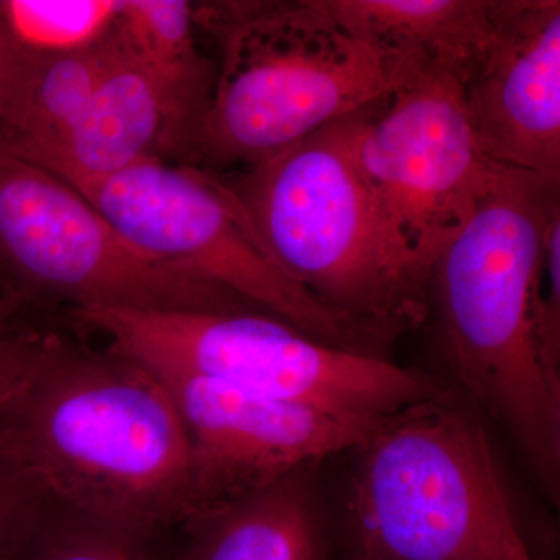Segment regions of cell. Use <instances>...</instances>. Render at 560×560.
Here are the masks:
<instances>
[{"label":"cell","mask_w":560,"mask_h":560,"mask_svg":"<svg viewBox=\"0 0 560 560\" xmlns=\"http://www.w3.org/2000/svg\"><path fill=\"white\" fill-rule=\"evenodd\" d=\"M0 456L36 503L139 537L197 510L189 438L164 383L47 337L0 418Z\"/></svg>","instance_id":"1"},{"label":"cell","mask_w":560,"mask_h":560,"mask_svg":"<svg viewBox=\"0 0 560 560\" xmlns=\"http://www.w3.org/2000/svg\"><path fill=\"white\" fill-rule=\"evenodd\" d=\"M560 179L501 168L431 267L427 304L459 389L511 434L545 495H560V385L534 349L529 302ZM427 318V319H429Z\"/></svg>","instance_id":"2"},{"label":"cell","mask_w":560,"mask_h":560,"mask_svg":"<svg viewBox=\"0 0 560 560\" xmlns=\"http://www.w3.org/2000/svg\"><path fill=\"white\" fill-rule=\"evenodd\" d=\"M194 20L221 62L184 151L213 165L254 167L427 77L353 36L318 0L205 2Z\"/></svg>","instance_id":"3"},{"label":"cell","mask_w":560,"mask_h":560,"mask_svg":"<svg viewBox=\"0 0 560 560\" xmlns=\"http://www.w3.org/2000/svg\"><path fill=\"white\" fill-rule=\"evenodd\" d=\"M357 452L355 560H540L488 431L452 390L382 420Z\"/></svg>","instance_id":"4"},{"label":"cell","mask_w":560,"mask_h":560,"mask_svg":"<svg viewBox=\"0 0 560 560\" xmlns=\"http://www.w3.org/2000/svg\"><path fill=\"white\" fill-rule=\"evenodd\" d=\"M364 109L223 179L261 248L383 349L429 318L394 264L355 156Z\"/></svg>","instance_id":"5"},{"label":"cell","mask_w":560,"mask_h":560,"mask_svg":"<svg viewBox=\"0 0 560 560\" xmlns=\"http://www.w3.org/2000/svg\"><path fill=\"white\" fill-rule=\"evenodd\" d=\"M70 315L154 375L208 378L370 425L451 390L425 372L316 340L265 312L91 308Z\"/></svg>","instance_id":"6"},{"label":"cell","mask_w":560,"mask_h":560,"mask_svg":"<svg viewBox=\"0 0 560 560\" xmlns=\"http://www.w3.org/2000/svg\"><path fill=\"white\" fill-rule=\"evenodd\" d=\"M77 190L151 259L223 287L316 340L385 357L370 335L280 270L219 176L147 158Z\"/></svg>","instance_id":"7"},{"label":"cell","mask_w":560,"mask_h":560,"mask_svg":"<svg viewBox=\"0 0 560 560\" xmlns=\"http://www.w3.org/2000/svg\"><path fill=\"white\" fill-rule=\"evenodd\" d=\"M70 311H259L136 249L75 187L0 150V275Z\"/></svg>","instance_id":"8"},{"label":"cell","mask_w":560,"mask_h":560,"mask_svg":"<svg viewBox=\"0 0 560 560\" xmlns=\"http://www.w3.org/2000/svg\"><path fill=\"white\" fill-rule=\"evenodd\" d=\"M355 156L394 264L427 300L431 267L500 175L452 77H423L364 109Z\"/></svg>","instance_id":"9"},{"label":"cell","mask_w":560,"mask_h":560,"mask_svg":"<svg viewBox=\"0 0 560 560\" xmlns=\"http://www.w3.org/2000/svg\"><path fill=\"white\" fill-rule=\"evenodd\" d=\"M190 442L195 517L271 482L357 451L377 425L268 399L190 375H156Z\"/></svg>","instance_id":"10"},{"label":"cell","mask_w":560,"mask_h":560,"mask_svg":"<svg viewBox=\"0 0 560 560\" xmlns=\"http://www.w3.org/2000/svg\"><path fill=\"white\" fill-rule=\"evenodd\" d=\"M460 90L488 160L560 179L559 0H504L488 50Z\"/></svg>","instance_id":"11"},{"label":"cell","mask_w":560,"mask_h":560,"mask_svg":"<svg viewBox=\"0 0 560 560\" xmlns=\"http://www.w3.org/2000/svg\"><path fill=\"white\" fill-rule=\"evenodd\" d=\"M110 38L113 58L86 108L57 142L27 161L75 189L183 147L186 138L171 98L113 28Z\"/></svg>","instance_id":"12"},{"label":"cell","mask_w":560,"mask_h":560,"mask_svg":"<svg viewBox=\"0 0 560 560\" xmlns=\"http://www.w3.org/2000/svg\"><path fill=\"white\" fill-rule=\"evenodd\" d=\"M357 38L460 86L481 61L504 0H318Z\"/></svg>","instance_id":"13"},{"label":"cell","mask_w":560,"mask_h":560,"mask_svg":"<svg viewBox=\"0 0 560 560\" xmlns=\"http://www.w3.org/2000/svg\"><path fill=\"white\" fill-rule=\"evenodd\" d=\"M186 560H329L308 470L212 508L190 521Z\"/></svg>","instance_id":"14"},{"label":"cell","mask_w":560,"mask_h":560,"mask_svg":"<svg viewBox=\"0 0 560 560\" xmlns=\"http://www.w3.org/2000/svg\"><path fill=\"white\" fill-rule=\"evenodd\" d=\"M113 51L110 31L83 49L32 51L27 69L0 116V150L31 161L57 142L86 108Z\"/></svg>","instance_id":"15"},{"label":"cell","mask_w":560,"mask_h":560,"mask_svg":"<svg viewBox=\"0 0 560 560\" xmlns=\"http://www.w3.org/2000/svg\"><path fill=\"white\" fill-rule=\"evenodd\" d=\"M194 3L120 0L113 31L128 54L162 88L183 121V150L208 108L215 69L195 43Z\"/></svg>","instance_id":"16"},{"label":"cell","mask_w":560,"mask_h":560,"mask_svg":"<svg viewBox=\"0 0 560 560\" xmlns=\"http://www.w3.org/2000/svg\"><path fill=\"white\" fill-rule=\"evenodd\" d=\"M120 0H2V13L25 49L54 54L101 40L119 14Z\"/></svg>","instance_id":"17"},{"label":"cell","mask_w":560,"mask_h":560,"mask_svg":"<svg viewBox=\"0 0 560 560\" xmlns=\"http://www.w3.org/2000/svg\"><path fill=\"white\" fill-rule=\"evenodd\" d=\"M530 334L541 368L560 385V212L552 217L534 276Z\"/></svg>","instance_id":"18"},{"label":"cell","mask_w":560,"mask_h":560,"mask_svg":"<svg viewBox=\"0 0 560 560\" xmlns=\"http://www.w3.org/2000/svg\"><path fill=\"white\" fill-rule=\"evenodd\" d=\"M136 539L119 530L73 521L47 534L33 560H149Z\"/></svg>","instance_id":"19"},{"label":"cell","mask_w":560,"mask_h":560,"mask_svg":"<svg viewBox=\"0 0 560 560\" xmlns=\"http://www.w3.org/2000/svg\"><path fill=\"white\" fill-rule=\"evenodd\" d=\"M46 340L11 331L0 320V418L31 378Z\"/></svg>","instance_id":"20"},{"label":"cell","mask_w":560,"mask_h":560,"mask_svg":"<svg viewBox=\"0 0 560 560\" xmlns=\"http://www.w3.org/2000/svg\"><path fill=\"white\" fill-rule=\"evenodd\" d=\"M35 501L0 456V560H13L28 530Z\"/></svg>","instance_id":"21"},{"label":"cell","mask_w":560,"mask_h":560,"mask_svg":"<svg viewBox=\"0 0 560 560\" xmlns=\"http://www.w3.org/2000/svg\"><path fill=\"white\" fill-rule=\"evenodd\" d=\"M32 50L25 49L11 32L0 2V116L27 69Z\"/></svg>","instance_id":"22"},{"label":"cell","mask_w":560,"mask_h":560,"mask_svg":"<svg viewBox=\"0 0 560 560\" xmlns=\"http://www.w3.org/2000/svg\"><path fill=\"white\" fill-rule=\"evenodd\" d=\"M0 287H3L2 280H0ZM9 301L7 298L0 296V319L5 318V311L9 307Z\"/></svg>","instance_id":"23"}]
</instances>
